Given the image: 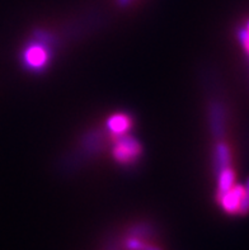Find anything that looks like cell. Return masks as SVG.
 <instances>
[{"label": "cell", "instance_id": "10", "mask_svg": "<svg viewBox=\"0 0 249 250\" xmlns=\"http://www.w3.org/2000/svg\"><path fill=\"white\" fill-rule=\"evenodd\" d=\"M126 1H129V0H126Z\"/></svg>", "mask_w": 249, "mask_h": 250}, {"label": "cell", "instance_id": "6", "mask_svg": "<svg viewBox=\"0 0 249 250\" xmlns=\"http://www.w3.org/2000/svg\"><path fill=\"white\" fill-rule=\"evenodd\" d=\"M216 169H221L230 167V150L225 143H220L216 146Z\"/></svg>", "mask_w": 249, "mask_h": 250}, {"label": "cell", "instance_id": "8", "mask_svg": "<svg viewBox=\"0 0 249 250\" xmlns=\"http://www.w3.org/2000/svg\"><path fill=\"white\" fill-rule=\"evenodd\" d=\"M239 40L242 46H243V48L246 50V52L249 55V22L247 23L246 27H243V28L240 29Z\"/></svg>", "mask_w": 249, "mask_h": 250}, {"label": "cell", "instance_id": "4", "mask_svg": "<svg viewBox=\"0 0 249 250\" xmlns=\"http://www.w3.org/2000/svg\"><path fill=\"white\" fill-rule=\"evenodd\" d=\"M107 127L110 132L116 137L123 136L131 128V118L125 113H116L108 118Z\"/></svg>", "mask_w": 249, "mask_h": 250}, {"label": "cell", "instance_id": "5", "mask_svg": "<svg viewBox=\"0 0 249 250\" xmlns=\"http://www.w3.org/2000/svg\"><path fill=\"white\" fill-rule=\"evenodd\" d=\"M218 173V194H221L230 189L234 184H235V173L231 169V167L221 169Z\"/></svg>", "mask_w": 249, "mask_h": 250}, {"label": "cell", "instance_id": "1", "mask_svg": "<svg viewBox=\"0 0 249 250\" xmlns=\"http://www.w3.org/2000/svg\"><path fill=\"white\" fill-rule=\"evenodd\" d=\"M141 146L137 140L126 135L118 136L114 140L112 147V156L117 163L122 165H130L140 158Z\"/></svg>", "mask_w": 249, "mask_h": 250}, {"label": "cell", "instance_id": "3", "mask_svg": "<svg viewBox=\"0 0 249 250\" xmlns=\"http://www.w3.org/2000/svg\"><path fill=\"white\" fill-rule=\"evenodd\" d=\"M48 51L45 46L40 43L31 44L24 51V62L25 66L32 70L44 69L47 65L48 61Z\"/></svg>", "mask_w": 249, "mask_h": 250}, {"label": "cell", "instance_id": "7", "mask_svg": "<svg viewBox=\"0 0 249 250\" xmlns=\"http://www.w3.org/2000/svg\"><path fill=\"white\" fill-rule=\"evenodd\" d=\"M127 249L130 250H160L154 245H148L139 239H130L127 240Z\"/></svg>", "mask_w": 249, "mask_h": 250}, {"label": "cell", "instance_id": "2", "mask_svg": "<svg viewBox=\"0 0 249 250\" xmlns=\"http://www.w3.org/2000/svg\"><path fill=\"white\" fill-rule=\"evenodd\" d=\"M243 197L244 186L234 184L229 190H226L224 193L218 194V200L221 208L224 209L225 212L230 213V215H237V213L239 215Z\"/></svg>", "mask_w": 249, "mask_h": 250}, {"label": "cell", "instance_id": "9", "mask_svg": "<svg viewBox=\"0 0 249 250\" xmlns=\"http://www.w3.org/2000/svg\"><path fill=\"white\" fill-rule=\"evenodd\" d=\"M249 212V179L247 181V184L244 186V197L240 206L239 215H247Z\"/></svg>", "mask_w": 249, "mask_h": 250}]
</instances>
